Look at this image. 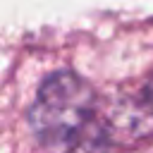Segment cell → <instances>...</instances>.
Returning <instances> with one entry per match:
<instances>
[{
  "label": "cell",
  "instance_id": "obj_1",
  "mask_svg": "<svg viewBox=\"0 0 153 153\" xmlns=\"http://www.w3.org/2000/svg\"><path fill=\"white\" fill-rule=\"evenodd\" d=\"M96 91L74 72L45 76L29 108V127L36 139L55 148H81L96 129Z\"/></svg>",
  "mask_w": 153,
  "mask_h": 153
},
{
  "label": "cell",
  "instance_id": "obj_2",
  "mask_svg": "<svg viewBox=\"0 0 153 153\" xmlns=\"http://www.w3.org/2000/svg\"><path fill=\"white\" fill-rule=\"evenodd\" d=\"M141 110L153 120V74L148 76V81H146V86L141 91Z\"/></svg>",
  "mask_w": 153,
  "mask_h": 153
}]
</instances>
